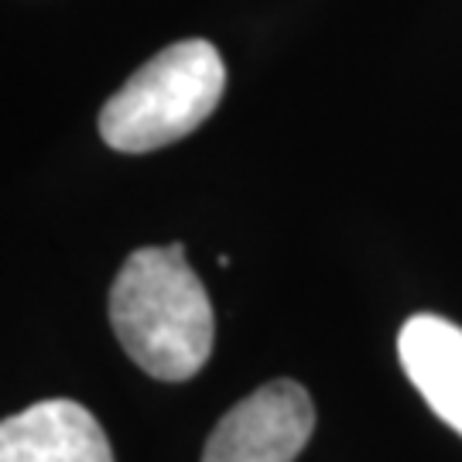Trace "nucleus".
Wrapping results in <instances>:
<instances>
[{
	"mask_svg": "<svg viewBox=\"0 0 462 462\" xmlns=\"http://www.w3.org/2000/svg\"><path fill=\"white\" fill-rule=\"evenodd\" d=\"M312 431L309 391L295 380H271L219 418L202 462H295Z\"/></svg>",
	"mask_w": 462,
	"mask_h": 462,
	"instance_id": "nucleus-3",
	"label": "nucleus"
},
{
	"mask_svg": "<svg viewBox=\"0 0 462 462\" xmlns=\"http://www.w3.org/2000/svg\"><path fill=\"white\" fill-rule=\"evenodd\" d=\"M0 462H114L93 411L51 397L0 421Z\"/></svg>",
	"mask_w": 462,
	"mask_h": 462,
	"instance_id": "nucleus-4",
	"label": "nucleus"
},
{
	"mask_svg": "<svg viewBox=\"0 0 462 462\" xmlns=\"http://www.w3.org/2000/svg\"><path fill=\"white\" fill-rule=\"evenodd\" d=\"M226 66L202 38L158 51L99 110V137L124 154H148L182 141L219 106Z\"/></svg>",
	"mask_w": 462,
	"mask_h": 462,
	"instance_id": "nucleus-2",
	"label": "nucleus"
},
{
	"mask_svg": "<svg viewBox=\"0 0 462 462\" xmlns=\"http://www.w3.org/2000/svg\"><path fill=\"white\" fill-rule=\"evenodd\" d=\"M110 326L124 353L148 377H196L213 356L216 319L182 244L141 247L124 261L110 288Z\"/></svg>",
	"mask_w": 462,
	"mask_h": 462,
	"instance_id": "nucleus-1",
	"label": "nucleus"
},
{
	"mask_svg": "<svg viewBox=\"0 0 462 462\" xmlns=\"http://www.w3.org/2000/svg\"><path fill=\"white\" fill-rule=\"evenodd\" d=\"M404 374L431 411L462 435V326L442 315H411L397 336Z\"/></svg>",
	"mask_w": 462,
	"mask_h": 462,
	"instance_id": "nucleus-5",
	"label": "nucleus"
}]
</instances>
